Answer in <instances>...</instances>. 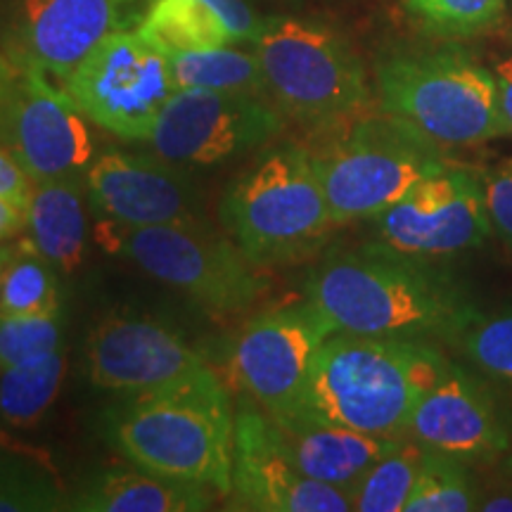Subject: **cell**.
I'll return each instance as SVG.
<instances>
[{"mask_svg": "<svg viewBox=\"0 0 512 512\" xmlns=\"http://www.w3.org/2000/svg\"><path fill=\"white\" fill-rule=\"evenodd\" d=\"M311 152L335 226L373 221L427 176L451 166L444 147L394 114L363 112L328 128Z\"/></svg>", "mask_w": 512, "mask_h": 512, "instance_id": "5b68a950", "label": "cell"}, {"mask_svg": "<svg viewBox=\"0 0 512 512\" xmlns=\"http://www.w3.org/2000/svg\"><path fill=\"white\" fill-rule=\"evenodd\" d=\"M138 34L164 55L233 46L226 22L204 0H152Z\"/></svg>", "mask_w": 512, "mask_h": 512, "instance_id": "7402d4cb", "label": "cell"}, {"mask_svg": "<svg viewBox=\"0 0 512 512\" xmlns=\"http://www.w3.org/2000/svg\"><path fill=\"white\" fill-rule=\"evenodd\" d=\"M373 223L380 245L422 261L477 249L491 233L482 174L451 164L408 190Z\"/></svg>", "mask_w": 512, "mask_h": 512, "instance_id": "5bb4252c", "label": "cell"}, {"mask_svg": "<svg viewBox=\"0 0 512 512\" xmlns=\"http://www.w3.org/2000/svg\"><path fill=\"white\" fill-rule=\"evenodd\" d=\"M86 373L102 392L128 399L221 382L178 332L138 316H110L91 332Z\"/></svg>", "mask_w": 512, "mask_h": 512, "instance_id": "8fae6325", "label": "cell"}, {"mask_svg": "<svg viewBox=\"0 0 512 512\" xmlns=\"http://www.w3.org/2000/svg\"><path fill=\"white\" fill-rule=\"evenodd\" d=\"M131 0H19L8 57L64 81L91 50L121 29Z\"/></svg>", "mask_w": 512, "mask_h": 512, "instance_id": "e0dca14e", "label": "cell"}, {"mask_svg": "<svg viewBox=\"0 0 512 512\" xmlns=\"http://www.w3.org/2000/svg\"><path fill=\"white\" fill-rule=\"evenodd\" d=\"M294 467L306 477L351 489L370 465L387 456L401 437H375L332 425L302 411L275 418Z\"/></svg>", "mask_w": 512, "mask_h": 512, "instance_id": "d6986e66", "label": "cell"}, {"mask_svg": "<svg viewBox=\"0 0 512 512\" xmlns=\"http://www.w3.org/2000/svg\"><path fill=\"white\" fill-rule=\"evenodd\" d=\"M0 143L34 183L79 176L93 162L88 117L38 69H19L0 95Z\"/></svg>", "mask_w": 512, "mask_h": 512, "instance_id": "4fadbf2b", "label": "cell"}, {"mask_svg": "<svg viewBox=\"0 0 512 512\" xmlns=\"http://www.w3.org/2000/svg\"><path fill=\"white\" fill-rule=\"evenodd\" d=\"M64 347L53 354L3 368L0 373V420L17 430H31L60 394Z\"/></svg>", "mask_w": 512, "mask_h": 512, "instance_id": "603a6c76", "label": "cell"}, {"mask_svg": "<svg viewBox=\"0 0 512 512\" xmlns=\"http://www.w3.org/2000/svg\"><path fill=\"white\" fill-rule=\"evenodd\" d=\"M53 268L31 242L10 249L0 271V318L60 313V283Z\"/></svg>", "mask_w": 512, "mask_h": 512, "instance_id": "d4e9b609", "label": "cell"}, {"mask_svg": "<svg viewBox=\"0 0 512 512\" xmlns=\"http://www.w3.org/2000/svg\"><path fill=\"white\" fill-rule=\"evenodd\" d=\"M233 479L228 510L349 512L351 491L302 475L287 453L278 422L264 408L235 413Z\"/></svg>", "mask_w": 512, "mask_h": 512, "instance_id": "9a60e30c", "label": "cell"}, {"mask_svg": "<svg viewBox=\"0 0 512 512\" xmlns=\"http://www.w3.org/2000/svg\"><path fill=\"white\" fill-rule=\"evenodd\" d=\"M17 72H19V67H17V64L12 62L8 55H3V53H0V95H3L5 91H8V88H10V83L15 81Z\"/></svg>", "mask_w": 512, "mask_h": 512, "instance_id": "74e56055", "label": "cell"}, {"mask_svg": "<svg viewBox=\"0 0 512 512\" xmlns=\"http://www.w3.org/2000/svg\"><path fill=\"white\" fill-rule=\"evenodd\" d=\"M8 252L10 249H0V271H3V264H5V259H8Z\"/></svg>", "mask_w": 512, "mask_h": 512, "instance_id": "f35d334b", "label": "cell"}, {"mask_svg": "<svg viewBox=\"0 0 512 512\" xmlns=\"http://www.w3.org/2000/svg\"><path fill=\"white\" fill-rule=\"evenodd\" d=\"M107 437L140 470L230 494L235 413L221 382L133 396L110 413Z\"/></svg>", "mask_w": 512, "mask_h": 512, "instance_id": "3957f363", "label": "cell"}, {"mask_svg": "<svg viewBox=\"0 0 512 512\" xmlns=\"http://www.w3.org/2000/svg\"><path fill=\"white\" fill-rule=\"evenodd\" d=\"M86 178L62 176L34 183L27 204L29 242L43 259L64 273H74L86 252Z\"/></svg>", "mask_w": 512, "mask_h": 512, "instance_id": "44dd1931", "label": "cell"}, {"mask_svg": "<svg viewBox=\"0 0 512 512\" xmlns=\"http://www.w3.org/2000/svg\"><path fill=\"white\" fill-rule=\"evenodd\" d=\"M31 190H34V181L19 166L17 159L10 155L8 147L0 143V197L27 209Z\"/></svg>", "mask_w": 512, "mask_h": 512, "instance_id": "836d02e7", "label": "cell"}, {"mask_svg": "<svg viewBox=\"0 0 512 512\" xmlns=\"http://www.w3.org/2000/svg\"><path fill=\"white\" fill-rule=\"evenodd\" d=\"M482 486L467 463L425 448L418 482L403 512H470L479 508Z\"/></svg>", "mask_w": 512, "mask_h": 512, "instance_id": "4316f807", "label": "cell"}, {"mask_svg": "<svg viewBox=\"0 0 512 512\" xmlns=\"http://www.w3.org/2000/svg\"><path fill=\"white\" fill-rule=\"evenodd\" d=\"M408 12L434 34L467 38L494 29L505 15V0H403Z\"/></svg>", "mask_w": 512, "mask_h": 512, "instance_id": "f1b7e54d", "label": "cell"}, {"mask_svg": "<svg viewBox=\"0 0 512 512\" xmlns=\"http://www.w3.org/2000/svg\"><path fill=\"white\" fill-rule=\"evenodd\" d=\"M211 10L219 15L233 36V41H249L252 43L259 36L264 17H259L249 0H204Z\"/></svg>", "mask_w": 512, "mask_h": 512, "instance_id": "d6a6232c", "label": "cell"}, {"mask_svg": "<svg viewBox=\"0 0 512 512\" xmlns=\"http://www.w3.org/2000/svg\"><path fill=\"white\" fill-rule=\"evenodd\" d=\"M216 491L200 484L176 482L152 472L102 470L88 477L76 494L67 496V510L76 512H200L209 510Z\"/></svg>", "mask_w": 512, "mask_h": 512, "instance_id": "ffe728a7", "label": "cell"}, {"mask_svg": "<svg viewBox=\"0 0 512 512\" xmlns=\"http://www.w3.org/2000/svg\"><path fill=\"white\" fill-rule=\"evenodd\" d=\"M27 226V209L0 197V240L10 238Z\"/></svg>", "mask_w": 512, "mask_h": 512, "instance_id": "8d00e7d4", "label": "cell"}, {"mask_svg": "<svg viewBox=\"0 0 512 512\" xmlns=\"http://www.w3.org/2000/svg\"><path fill=\"white\" fill-rule=\"evenodd\" d=\"M496 79V98H498V114H501V124L505 136H512V55L501 57L494 67H491Z\"/></svg>", "mask_w": 512, "mask_h": 512, "instance_id": "e575fe53", "label": "cell"}, {"mask_svg": "<svg viewBox=\"0 0 512 512\" xmlns=\"http://www.w3.org/2000/svg\"><path fill=\"white\" fill-rule=\"evenodd\" d=\"M306 302L335 332L460 342L475 304L415 256L380 245L335 252L306 280Z\"/></svg>", "mask_w": 512, "mask_h": 512, "instance_id": "6da1fadb", "label": "cell"}, {"mask_svg": "<svg viewBox=\"0 0 512 512\" xmlns=\"http://www.w3.org/2000/svg\"><path fill=\"white\" fill-rule=\"evenodd\" d=\"M406 437L467 465L489 463L510 448L508 427L494 396L477 377L453 366L418 401Z\"/></svg>", "mask_w": 512, "mask_h": 512, "instance_id": "2e32d148", "label": "cell"}, {"mask_svg": "<svg viewBox=\"0 0 512 512\" xmlns=\"http://www.w3.org/2000/svg\"><path fill=\"white\" fill-rule=\"evenodd\" d=\"M484 512H512V477L510 482L494 484L491 491L482 489V496H479V508Z\"/></svg>", "mask_w": 512, "mask_h": 512, "instance_id": "d590c367", "label": "cell"}, {"mask_svg": "<svg viewBox=\"0 0 512 512\" xmlns=\"http://www.w3.org/2000/svg\"><path fill=\"white\" fill-rule=\"evenodd\" d=\"M425 448L411 437H401L387 456H382L351 486L356 512H403L418 482Z\"/></svg>", "mask_w": 512, "mask_h": 512, "instance_id": "484cf974", "label": "cell"}, {"mask_svg": "<svg viewBox=\"0 0 512 512\" xmlns=\"http://www.w3.org/2000/svg\"><path fill=\"white\" fill-rule=\"evenodd\" d=\"M285 128V114L266 95L178 88L147 145L178 166H214L245 155Z\"/></svg>", "mask_w": 512, "mask_h": 512, "instance_id": "30bf717a", "label": "cell"}, {"mask_svg": "<svg viewBox=\"0 0 512 512\" xmlns=\"http://www.w3.org/2000/svg\"><path fill=\"white\" fill-rule=\"evenodd\" d=\"M83 178L95 209L110 221L136 228L192 221L195 190L178 164L159 155L105 152Z\"/></svg>", "mask_w": 512, "mask_h": 512, "instance_id": "ac0fdd59", "label": "cell"}, {"mask_svg": "<svg viewBox=\"0 0 512 512\" xmlns=\"http://www.w3.org/2000/svg\"><path fill=\"white\" fill-rule=\"evenodd\" d=\"M460 347L486 375L512 382V311L479 316L460 337Z\"/></svg>", "mask_w": 512, "mask_h": 512, "instance_id": "4dcf8cb0", "label": "cell"}, {"mask_svg": "<svg viewBox=\"0 0 512 512\" xmlns=\"http://www.w3.org/2000/svg\"><path fill=\"white\" fill-rule=\"evenodd\" d=\"M266 93L278 110L316 133L368 112L366 67L351 43L320 19L264 17L252 41Z\"/></svg>", "mask_w": 512, "mask_h": 512, "instance_id": "8992f818", "label": "cell"}, {"mask_svg": "<svg viewBox=\"0 0 512 512\" xmlns=\"http://www.w3.org/2000/svg\"><path fill=\"white\" fill-rule=\"evenodd\" d=\"M176 88H204L221 93L268 95L256 53L223 46L197 53L169 55Z\"/></svg>", "mask_w": 512, "mask_h": 512, "instance_id": "cb8c5ba5", "label": "cell"}, {"mask_svg": "<svg viewBox=\"0 0 512 512\" xmlns=\"http://www.w3.org/2000/svg\"><path fill=\"white\" fill-rule=\"evenodd\" d=\"M95 240L211 311H242L266 290L259 266L235 242L192 221L136 228L105 219L95 230Z\"/></svg>", "mask_w": 512, "mask_h": 512, "instance_id": "ba28073f", "label": "cell"}, {"mask_svg": "<svg viewBox=\"0 0 512 512\" xmlns=\"http://www.w3.org/2000/svg\"><path fill=\"white\" fill-rule=\"evenodd\" d=\"M67 510L55 472L29 453L0 446V512H57Z\"/></svg>", "mask_w": 512, "mask_h": 512, "instance_id": "83f0119b", "label": "cell"}, {"mask_svg": "<svg viewBox=\"0 0 512 512\" xmlns=\"http://www.w3.org/2000/svg\"><path fill=\"white\" fill-rule=\"evenodd\" d=\"M510 162H512V159H510Z\"/></svg>", "mask_w": 512, "mask_h": 512, "instance_id": "60d3db41", "label": "cell"}, {"mask_svg": "<svg viewBox=\"0 0 512 512\" xmlns=\"http://www.w3.org/2000/svg\"><path fill=\"white\" fill-rule=\"evenodd\" d=\"M221 221L233 242L259 268L283 266L316 254L332 221L311 150H268L223 195Z\"/></svg>", "mask_w": 512, "mask_h": 512, "instance_id": "277c9868", "label": "cell"}, {"mask_svg": "<svg viewBox=\"0 0 512 512\" xmlns=\"http://www.w3.org/2000/svg\"><path fill=\"white\" fill-rule=\"evenodd\" d=\"M512 446V444H510ZM510 477H512V448H510Z\"/></svg>", "mask_w": 512, "mask_h": 512, "instance_id": "ab89813d", "label": "cell"}, {"mask_svg": "<svg viewBox=\"0 0 512 512\" xmlns=\"http://www.w3.org/2000/svg\"><path fill=\"white\" fill-rule=\"evenodd\" d=\"M482 188L491 233L512 252V162L484 171Z\"/></svg>", "mask_w": 512, "mask_h": 512, "instance_id": "1f68e13d", "label": "cell"}, {"mask_svg": "<svg viewBox=\"0 0 512 512\" xmlns=\"http://www.w3.org/2000/svg\"><path fill=\"white\" fill-rule=\"evenodd\" d=\"M62 347V316L0 318V370L48 356Z\"/></svg>", "mask_w": 512, "mask_h": 512, "instance_id": "f546056e", "label": "cell"}, {"mask_svg": "<svg viewBox=\"0 0 512 512\" xmlns=\"http://www.w3.org/2000/svg\"><path fill=\"white\" fill-rule=\"evenodd\" d=\"M380 107L439 147L503 138L494 72L465 50L394 55L377 67Z\"/></svg>", "mask_w": 512, "mask_h": 512, "instance_id": "52a82bcc", "label": "cell"}, {"mask_svg": "<svg viewBox=\"0 0 512 512\" xmlns=\"http://www.w3.org/2000/svg\"><path fill=\"white\" fill-rule=\"evenodd\" d=\"M330 335L335 330L306 299L271 309L240 332L230 351V373L256 406L278 418L299 406Z\"/></svg>", "mask_w": 512, "mask_h": 512, "instance_id": "7c38bea8", "label": "cell"}, {"mask_svg": "<svg viewBox=\"0 0 512 512\" xmlns=\"http://www.w3.org/2000/svg\"><path fill=\"white\" fill-rule=\"evenodd\" d=\"M62 83L88 121L124 140L145 143L178 91L169 55L136 29L112 31Z\"/></svg>", "mask_w": 512, "mask_h": 512, "instance_id": "9c48e42d", "label": "cell"}, {"mask_svg": "<svg viewBox=\"0 0 512 512\" xmlns=\"http://www.w3.org/2000/svg\"><path fill=\"white\" fill-rule=\"evenodd\" d=\"M448 368V358L425 339L335 332L294 411L375 437H406L418 401Z\"/></svg>", "mask_w": 512, "mask_h": 512, "instance_id": "7a4b0ae2", "label": "cell"}]
</instances>
